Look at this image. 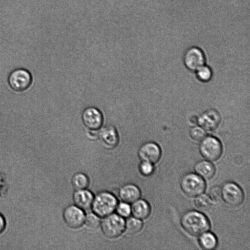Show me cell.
<instances>
[{
	"mask_svg": "<svg viewBox=\"0 0 250 250\" xmlns=\"http://www.w3.org/2000/svg\"><path fill=\"white\" fill-rule=\"evenodd\" d=\"M143 228V223L140 219L135 217L128 218L125 222L126 231L130 234H134L139 232Z\"/></svg>",
	"mask_w": 250,
	"mask_h": 250,
	"instance_id": "ffe728a7",
	"label": "cell"
},
{
	"mask_svg": "<svg viewBox=\"0 0 250 250\" xmlns=\"http://www.w3.org/2000/svg\"><path fill=\"white\" fill-rule=\"evenodd\" d=\"M32 80V76L29 71L24 68H17L9 74L8 83L14 91L22 92L30 87Z\"/></svg>",
	"mask_w": 250,
	"mask_h": 250,
	"instance_id": "277c9868",
	"label": "cell"
},
{
	"mask_svg": "<svg viewBox=\"0 0 250 250\" xmlns=\"http://www.w3.org/2000/svg\"><path fill=\"white\" fill-rule=\"evenodd\" d=\"M180 223L189 234L198 236L208 231L210 228L209 220L201 212L191 210L185 212L181 216Z\"/></svg>",
	"mask_w": 250,
	"mask_h": 250,
	"instance_id": "6da1fadb",
	"label": "cell"
},
{
	"mask_svg": "<svg viewBox=\"0 0 250 250\" xmlns=\"http://www.w3.org/2000/svg\"><path fill=\"white\" fill-rule=\"evenodd\" d=\"M195 173L205 179H211L214 175L215 168L208 160L197 162L194 166Z\"/></svg>",
	"mask_w": 250,
	"mask_h": 250,
	"instance_id": "2e32d148",
	"label": "cell"
},
{
	"mask_svg": "<svg viewBox=\"0 0 250 250\" xmlns=\"http://www.w3.org/2000/svg\"><path fill=\"white\" fill-rule=\"evenodd\" d=\"M180 187L187 195L195 197L205 191L206 185L204 179L196 173H188L182 177Z\"/></svg>",
	"mask_w": 250,
	"mask_h": 250,
	"instance_id": "3957f363",
	"label": "cell"
},
{
	"mask_svg": "<svg viewBox=\"0 0 250 250\" xmlns=\"http://www.w3.org/2000/svg\"><path fill=\"white\" fill-rule=\"evenodd\" d=\"M200 126L205 130H211L216 128L220 122V116L214 109L207 110L197 119Z\"/></svg>",
	"mask_w": 250,
	"mask_h": 250,
	"instance_id": "7c38bea8",
	"label": "cell"
},
{
	"mask_svg": "<svg viewBox=\"0 0 250 250\" xmlns=\"http://www.w3.org/2000/svg\"><path fill=\"white\" fill-rule=\"evenodd\" d=\"M85 217L83 209L76 206H69L63 212V218L66 224L72 229L81 227L84 222Z\"/></svg>",
	"mask_w": 250,
	"mask_h": 250,
	"instance_id": "30bf717a",
	"label": "cell"
},
{
	"mask_svg": "<svg viewBox=\"0 0 250 250\" xmlns=\"http://www.w3.org/2000/svg\"><path fill=\"white\" fill-rule=\"evenodd\" d=\"M209 196L212 201H219L222 198L221 188L217 186H213L209 191Z\"/></svg>",
	"mask_w": 250,
	"mask_h": 250,
	"instance_id": "4316f807",
	"label": "cell"
},
{
	"mask_svg": "<svg viewBox=\"0 0 250 250\" xmlns=\"http://www.w3.org/2000/svg\"><path fill=\"white\" fill-rule=\"evenodd\" d=\"M117 205V200L113 194L107 191H102L94 198L91 207L94 213L103 217L112 213Z\"/></svg>",
	"mask_w": 250,
	"mask_h": 250,
	"instance_id": "7a4b0ae2",
	"label": "cell"
},
{
	"mask_svg": "<svg viewBox=\"0 0 250 250\" xmlns=\"http://www.w3.org/2000/svg\"><path fill=\"white\" fill-rule=\"evenodd\" d=\"M73 199L75 206L87 210L92 206L94 197L91 191L83 189L77 190L73 194Z\"/></svg>",
	"mask_w": 250,
	"mask_h": 250,
	"instance_id": "5bb4252c",
	"label": "cell"
},
{
	"mask_svg": "<svg viewBox=\"0 0 250 250\" xmlns=\"http://www.w3.org/2000/svg\"><path fill=\"white\" fill-rule=\"evenodd\" d=\"M189 135L193 140L200 141L206 136V133L201 126H195L190 129Z\"/></svg>",
	"mask_w": 250,
	"mask_h": 250,
	"instance_id": "cb8c5ba5",
	"label": "cell"
},
{
	"mask_svg": "<svg viewBox=\"0 0 250 250\" xmlns=\"http://www.w3.org/2000/svg\"><path fill=\"white\" fill-rule=\"evenodd\" d=\"M131 210L134 217L139 219H145L149 215L151 208L147 202L139 199L133 202Z\"/></svg>",
	"mask_w": 250,
	"mask_h": 250,
	"instance_id": "e0dca14e",
	"label": "cell"
},
{
	"mask_svg": "<svg viewBox=\"0 0 250 250\" xmlns=\"http://www.w3.org/2000/svg\"><path fill=\"white\" fill-rule=\"evenodd\" d=\"M205 57L201 49L197 47L188 48L184 55V62L190 70L196 71L204 65Z\"/></svg>",
	"mask_w": 250,
	"mask_h": 250,
	"instance_id": "9c48e42d",
	"label": "cell"
},
{
	"mask_svg": "<svg viewBox=\"0 0 250 250\" xmlns=\"http://www.w3.org/2000/svg\"><path fill=\"white\" fill-rule=\"evenodd\" d=\"M221 196L225 203L232 207L240 205L244 198L242 188L232 182H227L223 185L221 188Z\"/></svg>",
	"mask_w": 250,
	"mask_h": 250,
	"instance_id": "52a82bcc",
	"label": "cell"
},
{
	"mask_svg": "<svg viewBox=\"0 0 250 250\" xmlns=\"http://www.w3.org/2000/svg\"><path fill=\"white\" fill-rule=\"evenodd\" d=\"M139 170L141 173L143 175L149 176L154 171V167L151 163L142 161L140 164Z\"/></svg>",
	"mask_w": 250,
	"mask_h": 250,
	"instance_id": "484cf974",
	"label": "cell"
},
{
	"mask_svg": "<svg viewBox=\"0 0 250 250\" xmlns=\"http://www.w3.org/2000/svg\"><path fill=\"white\" fill-rule=\"evenodd\" d=\"M199 243L203 249L211 250L216 247L218 241L216 236L213 233L208 231L200 235Z\"/></svg>",
	"mask_w": 250,
	"mask_h": 250,
	"instance_id": "ac0fdd59",
	"label": "cell"
},
{
	"mask_svg": "<svg viewBox=\"0 0 250 250\" xmlns=\"http://www.w3.org/2000/svg\"><path fill=\"white\" fill-rule=\"evenodd\" d=\"M84 222L86 226L91 229L97 228L101 223L99 216L94 213H88L85 217Z\"/></svg>",
	"mask_w": 250,
	"mask_h": 250,
	"instance_id": "603a6c76",
	"label": "cell"
},
{
	"mask_svg": "<svg viewBox=\"0 0 250 250\" xmlns=\"http://www.w3.org/2000/svg\"><path fill=\"white\" fill-rule=\"evenodd\" d=\"M138 156L142 161L152 164L157 163L161 158V150L154 142H148L143 144L138 150Z\"/></svg>",
	"mask_w": 250,
	"mask_h": 250,
	"instance_id": "8fae6325",
	"label": "cell"
},
{
	"mask_svg": "<svg viewBox=\"0 0 250 250\" xmlns=\"http://www.w3.org/2000/svg\"><path fill=\"white\" fill-rule=\"evenodd\" d=\"M141 192L139 188L135 185L127 184L122 186L119 191L120 198L127 203H132L138 200Z\"/></svg>",
	"mask_w": 250,
	"mask_h": 250,
	"instance_id": "9a60e30c",
	"label": "cell"
},
{
	"mask_svg": "<svg viewBox=\"0 0 250 250\" xmlns=\"http://www.w3.org/2000/svg\"><path fill=\"white\" fill-rule=\"evenodd\" d=\"M6 221L3 215L0 213V234L6 228Z\"/></svg>",
	"mask_w": 250,
	"mask_h": 250,
	"instance_id": "83f0119b",
	"label": "cell"
},
{
	"mask_svg": "<svg viewBox=\"0 0 250 250\" xmlns=\"http://www.w3.org/2000/svg\"><path fill=\"white\" fill-rule=\"evenodd\" d=\"M196 207L200 210H206L208 209L212 204V200L206 194H200L196 197L194 201Z\"/></svg>",
	"mask_w": 250,
	"mask_h": 250,
	"instance_id": "44dd1931",
	"label": "cell"
},
{
	"mask_svg": "<svg viewBox=\"0 0 250 250\" xmlns=\"http://www.w3.org/2000/svg\"><path fill=\"white\" fill-rule=\"evenodd\" d=\"M199 150L201 154L207 160H218L222 155L223 147L220 141L213 136L205 137L200 143Z\"/></svg>",
	"mask_w": 250,
	"mask_h": 250,
	"instance_id": "8992f818",
	"label": "cell"
},
{
	"mask_svg": "<svg viewBox=\"0 0 250 250\" xmlns=\"http://www.w3.org/2000/svg\"><path fill=\"white\" fill-rule=\"evenodd\" d=\"M116 208L118 214L122 217H128L131 212L128 203L124 202L118 204Z\"/></svg>",
	"mask_w": 250,
	"mask_h": 250,
	"instance_id": "d4e9b609",
	"label": "cell"
},
{
	"mask_svg": "<svg viewBox=\"0 0 250 250\" xmlns=\"http://www.w3.org/2000/svg\"><path fill=\"white\" fill-rule=\"evenodd\" d=\"M99 137L105 147L113 148L118 145L119 141L118 133L113 125H106L100 130Z\"/></svg>",
	"mask_w": 250,
	"mask_h": 250,
	"instance_id": "4fadbf2b",
	"label": "cell"
},
{
	"mask_svg": "<svg viewBox=\"0 0 250 250\" xmlns=\"http://www.w3.org/2000/svg\"><path fill=\"white\" fill-rule=\"evenodd\" d=\"M82 119L86 127L92 131L100 129L104 123V116L97 108L90 106L85 108L82 114Z\"/></svg>",
	"mask_w": 250,
	"mask_h": 250,
	"instance_id": "ba28073f",
	"label": "cell"
},
{
	"mask_svg": "<svg viewBox=\"0 0 250 250\" xmlns=\"http://www.w3.org/2000/svg\"><path fill=\"white\" fill-rule=\"evenodd\" d=\"M71 183L73 187L76 189H85L88 186L89 179L84 173L77 172L72 177Z\"/></svg>",
	"mask_w": 250,
	"mask_h": 250,
	"instance_id": "d6986e66",
	"label": "cell"
},
{
	"mask_svg": "<svg viewBox=\"0 0 250 250\" xmlns=\"http://www.w3.org/2000/svg\"><path fill=\"white\" fill-rule=\"evenodd\" d=\"M125 228V222L118 214H110L102 220L101 229L104 235L108 238H116L122 234Z\"/></svg>",
	"mask_w": 250,
	"mask_h": 250,
	"instance_id": "5b68a950",
	"label": "cell"
},
{
	"mask_svg": "<svg viewBox=\"0 0 250 250\" xmlns=\"http://www.w3.org/2000/svg\"><path fill=\"white\" fill-rule=\"evenodd\" d=\"M196 71L197 78L202 82H208L211 78L212 71L208 66L204 65Z\"/></svg>",
	"mask_w": 250,
	"mask_h": 250,
	"instance_id": "7402d4cb",
	"label": "cell"
}]
</instances>
